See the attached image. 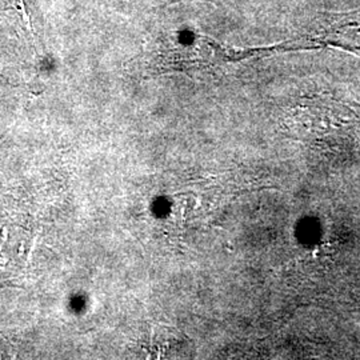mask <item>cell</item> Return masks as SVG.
<instances>
[{"label":"cell","mask_w":360,"mask_h":360,"mask_svg":"<svg viewBox=\"0 0 360 360\" xmlns=\"http://www.w3.org/2000/svg\"><path fill=\"white\" fill-rule=\"evenodd\" d=\"M303 50L336 49L360 56V7L316 15L302 34Z\"/></svg>","instance_id":"obj_1"},{"label":"cell","mask_w":360,"mask_h":360,"mask_svg":"<svg viewBox=\"0 0 360 360\" xmlns=\"http://www.w3.org/2000/svg\"><path fill=\"white\" fill-rule=\"evenodd\" d=\"M169 3H181V1H203V3H211L214 6H224L229 0H167Z\"/></svg>","instance_id":"obj_2"}]
</instances>
